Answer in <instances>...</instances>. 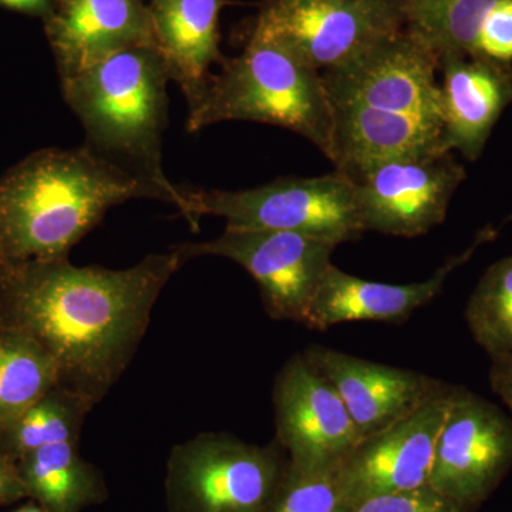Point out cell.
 Returning <instances> with one entry per match:
<instances>
[{
  "label": "cell",
  "instance_id": "obj_32",
  "mask_svg": "<svg viewBox=\"0 0 512 512\" xmlns=\"http://www.w3.org/2000/svg\"><path fill=\"white\" fill-rule=\"evenodd\" d=\"M286 2H298V0H286Z\"/></svg>",
  "mask_w": 512,
  "mask_h": 512
},
{
  "label": "cell",
  "instance_id": "obj_12",
  "mask_svg": "<svg viewBox=\"0 0 512 512\" xmlns=\"http://www.w3.org/2000/svg\"><path fill=\"white\" fill-rule=\"evenodd\" d=\"M272 403L276 443L293 464L338 466L362 441L335 387L303 353L276 376Z\"/></svg>",
  "mask_w": 512,
  "mask_h": 512
},
{
  "label": "cell",
  "instance_id": "obj_28",
  "mask_svg": "<svg viewBox=\"0 0 512 512\" xmlns=\"http://www.w3.org/2000/svg\"><path fill=\"white\" fill-rule=\"evenodd\" d=\"M490 383L493 392L512 412V352L491 357Z\"/></svg>",
  "mask_w": 512,
  "mask_h": 512
},
{
  "label": "cell",
  "instance_id": "obj_18",
  "mask_svg": "<svg viewBox=\"0 0 512 512\" xmlns=\"http://www.w3.org/2000/svg\"><path fill=\"white\" fill-rule=\"evenodd\" d=\"M227 0H147L154 39L170 80L187 103L200 96L212 64H224L220 50V13Z\"/></svg>",
  "mask_w": 512,
  "mask_h": 512
},
{
  "label": "cell",
  "instance_id": "obj_21",
  "mask_svg": "<svg viewBox=\"0 0 512 512\" xmlns=\"http://www.w3.org/2000/svg\"><path fill=\"white\" fill-rule=\"evenodd\" d=\"M57 387L56 367L39 346L9 335L0 356V426L5 429Z\"/></svg>",
  "mask_w": 512,
  "mask_h": 512
},
{
  "label": "cell",
  "instance_id": "obj_8",
  "mask_svg": "<svg viewBox=\"0 0 512 512\" xmlns=\"http://www.w3.org/2000/svg\"><path fill=\"white\" fill-rule=\"evenodd\" d=\"M464 178L463 165L440 148L369 165L352 178L362 227L402 238L427 234L446 220Z\"/></svg>",
  "mask_w": 512,
  "mask_h": 512
},
{
  "label": "cell",
  "instance_id": "obj_1",
  "mask_svg": "<svg viewBox=\"0 0 512 512\" xmlns=\"http://www.w3.org/2000/svg\"><path fill=\"white\" fill-rule=\"evenodd\" d=\"M184 262L174 247L127 269L67 258L3 269L10 335L39 346L56 367L57 387L93 410L136 356L161 292Z\"/></svg>",
  "mask_w": 512,
  "mask_h": 512
},
{
  "label": "cell",
  "instance_id": "obj_23",
  "mask_svg": "<svg viewBox=\"0 0 512 512\" xmlns=\"http://www.w3.org/2000/svg\"><path fill=\"white\" fill-rule=\"evenodd\" d=\"M90 412L82 400L55 387L5 427L12 457L26 456L49 444L79 441L84 417Z\"/></svg>",
  "mask_w": 512,
  "mask_h": 512
},
{
  "label": "cell",
  "instance_id": "obj_9",
  "mask_svg": "<svg viewBox=\"0 0 512 512\" xmlns=\"http://www.w3.org/2000/svg\"><path fill=\"white\" fill-rule=\"evenodd\" d=\"M439 67L436 53L402 32L320 76L330 106L414 117L443 127Z\"/></svg>",
  "mask_w": 512,
  "mask_h": 512
},
{
  "label": "cell",
  "instance_id": "obj_20",
  "mask_svg": "<svg viewBox=\"0 0 512 512\" xmlns=\"http://www.w3.org/2000/svg\"><path fill=\"white\" fill-rule=\"evenodd\" d=\"M407 33L439 59L476 56L481 23L495 0H400Z\"/></svg>",
  "mask_w": 512,
  "mask_h": 512
},
{
  "label": "cell",
  "instance_id": "obj_13",
  "mask_svg": "<svg viewBox=\"0 0 512 512\" xmlns=\"http://www.w3.org/2000/svg\"><path fill=\"white\" fill-rule=\"evenodd\" d=\"M456 387L443 386L416 410L360 441L339 470L350 503L429 485L434 451Z\"/></svg>",
  "mask_w": 512,
  "mask_h": 512
},
{
  "label": "cell",
  "instance_id": "obj_24",
  "mask_svg": "<svg viewBox=\"0 0 512 512\" xmlns=\"http://www.w3.org/2000/svg\"><path fill=\"white\" fill-rule=\"evenodd\" d=\"M339 466L305 467L288 460L262 512H350Z\"/></svg>",
  "mask_w": 512,
  "mask_h": 512
},
{
  "label": "cell",
  "instance_id": "obj_11",
  "mask_svg": "<svg viewBox=\"0 0 512 512\" xmlns=\"http://www.w3.org/2000/svg\"><path fill=\"white\" fill-rule=\"evenodd\" d=\"M512 466V420L484 397L456 387L434 451L429 485L471 508L483 503Z\"/></svg>",
  "mask_w": 512,
  "mask_h": 512
},
{
  "label": "cell",
  "instance_id": "obj_16",
  "mask_svg": "<svg viewBox=\"0 0 512 512\" xmlns=\"http://www.w3.org/2000/svg\"><path fill=\"white\" fill-rule=\"evenodd\" d=\"M491 237L483 232L463 254L453 256L427 281L393 285L366 281L330 265L303 325L313 330L348 322H406L417 309L433 301L446 284L448 275L466 264L477 247Z\"/></svg>",
  "mask_w": 512,
  "mask_h": 512
},
{
  "label": "cell",
  "instance_id": "obj_5",
  "mask_svg": "<svg viewBox=\"0 0 512 512\" xmlns=\"http://www.w3.org/2000/svg\"><path fill=\"white\" fill-rule=\"evenodd\" d=\"M192 228L204 215L224 218L229 228L296 232L339 245L362 237L355 183L339 173L286 177L249 190H185Z\"/></svg>",
  "mask_w": 512,
  "mask_h": 512
},
{
  "label": "cell",
  "instance_id": "obj_25",
  "mask_svg": "<svg viewBox=\"0 0 512 512\" xmlns=\"http://www.w3.org/2000/svg\"><path fill=\"white\" fill-rule=\"evenodd\" d=\"M350 512H470V508L424 485L414 490L373 495L353 505Z\"/></svg>",
  "mask_w": 512,
  "mask_h": 512
},
{
  "label": "cell",
  "instance_id": "obj_2",
  "mask_svg": "<svg viewBox=\"0 0 512 512\" xmlns=\"http://www.w3.org/2000/svg\"><path fill=\"white\" fill-rule=\"evenodd\" d=\"M160 200L86 147L45 150L0 181V268L67 258L114 205Z\"/></svg>",
  "mask_w": 512,
  "mask_h": 512
},
{
  "label": "cell",
  "instance_id": "obj_19",
  "mask_svg": "<svg viewBox=\"0 0 512 512\" xmlns=\"http://www.w3.org/2000/svg\"><path fill=\"white\" fill-rule=\"evenodd\" d=\"M29 497L52 512H82L109 498L96 466L80 456L79 441L49 444L19 458Z\"/></svg>",
  "mask_w": 512,
  "mask_h": 512
},
{
  "label": "cell",
  "instance_id": "obj_14",
  "mask_svg": "<svg viewBox=\"0 0 512 512\" xmlns=\"http://www.w3.org/2000/svg\"><path fill=\"white\" fill-rule=\"evenodd\" d=\"M60 79L137 46H156L147 0H55L45 18Z\"/></svg>",
  "mask_w": 512,
  "mask_h": 512
},
{
  "label": "cell",
  "instance_id": "obj_30",
  "mask_svg": "<svg viewBox=\"0 0 512 512\" xmlns=\"http://www.w3.org/2000/svg\"><path fill=\"white\" fill-rule=\"evenodd\" d=\"M15 512H52V511L47 510V508L43 507V505H40L39 503H36V501H32V503L23 505V507H20L19 510H16Z\"/></svg>",
  "mask_w": 512,
  "mask_h": 512
},
{
  "label": "cell",
  "instance_id": "obj_22",
  "mask_svg": "<svg viewBox=\"0 0 512 512\" xmlns=\"http://www.w3.org/2000/svg\"><path fill=\"white\" fill-rule=\"evenodd\" d=\"M471 335L495 357L512 352V255L491 265L467 303Z\"/></svg>",
  "mask_w": 512,
  "mask_h": 512
},
{
  "label": "cell",
  "instance_id": "obj_4",
  "mask_svg": "<svg viewBox=\"0 0 512 512\" xmlns=\"http://www.w3.org/2000/svg\"><path fill=\"white\" fill-rule=\"evenodd\" d=\"M221 67L188 104L190 133L222 121H255L299 134L329 157L332 107L322 76L265 22L258 18L244 52Z\"/></svg>",
  "mask_w": 512,
  "mask_h": 512
},
{
  "label": "cell",
  "instance_id": "obj_6",
  "mask_svg": "<svg viewBox=\"0 0 512 512\" xmlns=\"http://www.w3.org/2000/svg\"><path fill=\"white\" fill-rule=\"evenodd\" d=\"M286 463L278 443L262 447L228 433L198 434L168 456V512H262Z\"/></svg>",
  "mask_w": 512,
  "mask_h": 512
},
{
  "label": "cell",
  "instance_id": "obj_27",
  "mask_svg": "<svg viewBox=\"0 0 512 512\" xmlns=\"http://www.w3.org/2000/svg\"><path fill=\"white\" fill-rule=\"evenodd\" d=\"M25 497L29 494L20 477L18 464L0 451V505L15 503Z\"/></svg>",
  "mask_w": 512,
  "mask_h": 512
},
{
  "label": "cell",
  "instance_id": "obj_7",
  "mask_svg": "<svg viewBox=\"0 0 512 512\" xmlns=\"http://www.w3.org/2000/svg\"><path fill=\"white\" fill-rule=\"evenodd\" d=\"M175 248L187 261L211 255L241 265L258 284L272 319L303 325L338 247L296 232L227 227L220 237Z\"/></svg>",
  "mask_w": 512,
  "mask_h": 512
},
{
  "label": "cell",
  "instance_id": "obj_29",
  "mask_svg": "<svg viewBox=\"0 0 512 512\" xmlns=\"http://www.w3.org/2000/svg\"><path fill=\"white\" fill-rule=\"evenodd\" d=\"M53 3H55V0H0V6L16 10V12L43 16V18L49 15Z\"/></svg>",
  "mask_w": 512,
  "mask_h": 512
},
{
  "label": "cell",
  "instance_id": "obj_26",
  "mask_svg": "<svg viewBox=\"0 0 512 512\" xmlns=\"http://www.w3.org/2000/svg\"><path fill=\"white\" fill-rule=\"evenodd\" d=\"M476 56L508 63L512 60V0H495L481 23Z\"/></svg>",
  "mask_w": 512,
  "mask_h": 512
},
{
  "label": "cell",
  "instance_id": "obj_31",
  "mask_svg": "<svg viewBox=\"0 0 512 512\" xmlns=\"http://www.w3.org/2000/svg\"><path fill=\"white\" fill-rule=\"evenodd\" d=\"M3 349H5V338H0V356H2Z\"/></svg>",
  "mask_w": 512,
  "mask_h": 512
},
{
  "label": "cell",
  "instance_id": "obj_17",
  "mask_svg": "<svg viewBox=\"0 0 512 512\" xmlns=\"http://www.w3.org/2000/svg\"><path fill=\"white\" fill-rule=\"evenodd\" d=\"M440 67L444 147L477 160L512 103V70L483 56L443 57Z\"/></svg>",
  "mask_w": 512,
  "mask_h": 512
},
{
  "label": "cell",
  "instance_id": "obj_10",
  "mask_svg": "<svg viewBox=\"0 0 512 512\" xmlns=\"http://www.w3.org/2000/svg\"><path fill=\"white\" fill-rule=\"evenodd\" d=\"M259 19L323 73L402 33L400 0H272Z\"/></svg>",
  "mask_w": 512,
  "mask_h": 512
},
{
  "label": "cell",
  "instance_id": "obj_15",
  "mask_svg": "<svg viewBox=\"0 0 512 512\" xmlns=\"http://www.w3.org/2000/svg\"><path fill=\"white\" fill-rule=\"evenodd\" d=\"M303 355L335 387L362 440L412 413L443 386L413 370L370 362L326 346H311Z\"/></svg>",
  "mask_w": 512,
  "mask_h": 512
},
{
  "label": "cell",
  "instance_id": "obj_3",
  "mask_svg": "<svg viewBox=\"0 0 512 512\" xmlns=\"http://www.w3.org/2000/svg\"><path fill=\"white\" fill-rule=\"evenodd\" d=\"M167 66L156 46L121 50L62 82L86 133L84 147L160 194L190 222L184 188L164 174Z\"/></svg>",
  "mask_w": 512,
  "mask_h": 512
}]
</instances>
